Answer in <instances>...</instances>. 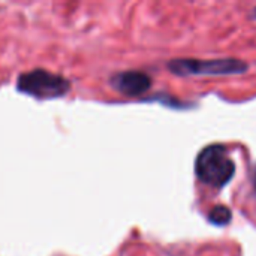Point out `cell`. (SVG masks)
Wrapping results in <instances>:
<instances>
[{
	"mask_svg": "<svg viewBox=\"0 0 256 256\" xmlns=\"http://www.w3.org/2000/svg\"><path fill=\"white\" fill-rule=\"evenodd\" d=\"M168 69L180 76L190 75H237L248 70V63L238 58H214V60H196V58H174L168 62Z\"/></svg>",
	"mask_w": 256,
	"mask_h": 256,
	"instance_id": "cell-2",
	"label": "cell"
},
{
	"mask_svg": "<svg viewBox=\"0 0 256 256\" xmlns=\"http://www.w3.org/2000/svg\"><path fill=\"white\" fill-rule=\"evenodd\" d=\"M195 172L201 183L212 188H224L236 174V164L230 158L228 148L213 144L201 150L195 162Z\"/></svg>",
	"mask_w": 256,
	"mask_h": 256,
	"instance_id": "cell-1",
	"label": "cell"
},
{
	"mask_svg": "<svg viewBox=\"0 0 256 256\" xmlns=\"http://www.w3.org/2000/svg\"><path fill=\"white\" fill-rule=\"evenodd\" d=\"M111 84L124 96H140L152 86V78L140 70H128L111 78Z\"/></svg>",
	"mask_w": 256,
	"mask_h": 256,
	"instance_id": "cell-4",
	"label": "cell"
},
{
	"mask_svg": "<svg viewBox=\"0 0 256 256\" xmlns=\"http://www.w3.org/2000/svg\"><path fill=\"white\" fill-rule=\"evenodd\" d=\"M231 210L225 206H216L208 213V220L216 226H225L231 222Z\"/></svg>",
	"mask_w": 256,
	"mask_h": 256,
	"instance_id": "cell-5",
	"label": "cell"
},
{
	"mask_svg": "<svg viewBox=\"0 0 256 256\" xmlns=\"http://www.w3.org/2000/svg\"><path fill=\"white\" fill-rule=\"evenodd\" d=\"M16 87L38 99H51L63 96L69 92L70 84L62 75L44 69H34L18 76Z\"/></svg>",
	"mask_w": 256,
	"mask_h": 256,
	"instance_id": "cell-3",
	"label": "cell"
},
{
	"mask_svg": "<svg viewBox=\"0 0 256 256\" xmlns=\"http://www.w3.org/2000/svg\"><path fill=\"white\" fill-rule=\"evenodd\" d=\"M254 184H255V189H256V171H255V177H254Z\"/></svg>",
	"mask_w": 256,
	"mask_h": 256,
	"instance_id": "cell-6",
	"label": "cell"
},
{
	"mask_svg": "<svg viewBox=\"0 0 256 256\" xmlns=\"http://www.w3.org/2000/svg\"><path fill=\"white\" fill-rule=\"evenodd\" d=\"M254 18H256V8L254 9Z\"/></svg>",
	"mask_w": 256,
	"mask_h": 256,
	"instance_id": "cell-7",
	"label": "cell"
}]
</instances>
